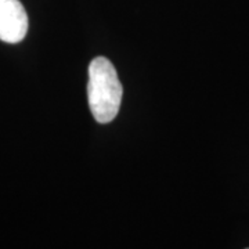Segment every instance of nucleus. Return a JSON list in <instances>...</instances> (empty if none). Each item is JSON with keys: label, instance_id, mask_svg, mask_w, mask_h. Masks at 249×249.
<instances>
[{"label": "nucleus", "instance_id": "obj_1", "mask_svg": "<svg viewBox=\"0 0 249 249\" xmlns=\"http://www.w3.org/2000/svg\"><path fill=\"white\" fill-rule=\"evenodd\" d=\"M122 85L112 62L96 57L89 65L88 98L89 107L98 124L114 121L122 103Z\"/></svg>", "mask_w": 249, "mask_h": 249}, {"label": "nucleus", "instance_id": "obj_2", "mask_svg": "<svg viewBox=\"0 0 249 249\" xmlns=\"http://www.w3.org/2000/svg\"><path fill=\"white\" fill-rule=\"evenodd\" d=\"M28 32V14L19 0H0V40L19 43Z\"/></svg>", "mask_w": 249, "mask_h": 249}, {"label": "nucleus", "instance_id": "obj_3", "mask_svg": "<svg viewBox=\"0 0 249 249\" xmlns=\"http://www.w3.org/2000/svg\"><path fill=\"white\" fill-rule=\"evenodd\" d=\"M247 249H249V248H247Z\"/></svg>", "mask_w": 249, "mask_h": 249}]
</instances>
